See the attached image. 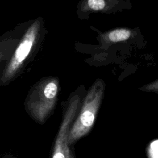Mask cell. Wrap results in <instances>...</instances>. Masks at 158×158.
Masks as SVG:
<instances>
[{
    "label": "cell",
    "mask_w": 158,
    "mask_h": 158,
    "mask_svg": "<svg viewBox=\"0 0 158 158\" xmlns=\"http://www.w3.org/2000/svg\"><path fill=\"white\" fill-rule=\"evenodd\" d=\"M105 84L101 79L96 80L89 88L69 131L67 140L69 146L87 135L92 128L102 102Z\"/></svg>",
    "instance_id": "obj_1"
},
{
    "label": "cell",
    "mask_w": 158,
    "mask_h": 158,
    "mask_svg": "<svg viewBox=\"0 0 158 158\" xmlns=\"http://www.w3.org/2000/svg\"><path fill=\"white\" fill-rule=\"evenodd\" d=\"M133 35L131 30L126 28H116L102 35L101 38L106 43H115L125 41Z\"/></svg>",
    "instance_id": "obj_5"
},
{
    "label": "cell",
    "mask_w": 158,
    "mask_h": 158,
    "mask_svg": "<svg viewBox=\"0 0 158 158\" xmlns=\"http://www.w3.org/2000/svg\"><path fill=\"white\" fill-rule=\"evenodd\" d=\"M140 90L146 92H154L158 93V80L143 86L139 88Z\"/></svg>",
    "instance_id": "obj_6"
},
{
    "label": "cell",
    "mask_w": 158,
    "mask_h": 158,
    "mask_svg": "<svg viewBox=\"0 0 158 158\" xmlns=\"http://www.w3.org/2000/svg\"><path fill=\"white\" fill-rule=\"evenodd\" d=\"M35 37L34 34L29 33L24 40L17 48L15 53L14 60L11 65L12 69H15L16 66L21 64L28 56L32 48Z\"/></svg>",
    "instance_id": "obj_4"
},
{
    "label": "cell",
    "mask_w": 158,
    "mask_h": 158,
    "mask_svg": "<svg viewBox=\"0 0 158 158\" xmlns=\"http://www.w3.org/2000/svg\"><path fill=\"white\" fill-rule=\"evenodd\" d=\"M65 158H73V155H72V152H71L70 149L67 151V153H66V157H65Z\"/></svg>",
    "instance_id": "obj_7"
},
{
    "label": "cell",
    "mask_w": 158,
    "mask_h": 158,
    "mask_svg": "<svg viewBox=\"0 0 158 158\" xmlns=\"http://www.w3.org/2000/svg\"><path fill=\"white\" fill-rule=\"evenodd\" d=\"M81 103L82 98L80 94H75L70 98L56 138L51 158L66 157V153L69 149L67 144L69 131L80 111Z\"/></svg>",
    "instance_id": "obj_2"
},
{
    "label": "cell",
    "mask_w": 158,
    "mask_h": 158,
    "mask_svg": "<svg viewBox=\"0 0 158 158\" xmlns=\"http://www.w3.org/2000/svg\"><path fill=\"white\" fill-rule=\"evenodd\" d=\"M119 2V0H83L80 6L82 12H106Z\"/></svg>",
    "instance_id": "obj_3"
}]
</instances>
